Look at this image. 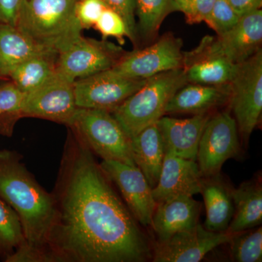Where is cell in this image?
I'll list each match as a JSON object with an SVG mask.
<instances>
[{"label": "cell", "instance_id": "16", "mask_svg": "<svg viewBox=\"0 0 262 262\" xmlns=\"http://www.w3.org/2000/svg\"><path fill=\"white\" fill-rule=\"evenodd\" d=\"M201 203L192 196L180 194L169 196L157 203L151 226L158 242L162 243L198 224Z\"/></svg>", "mask_w": 262, "mask_h": 262}, {"label": "cell", "instance_id": "24", "mask_svg": "<svg viewBox=\"0 0 262 262\" xmlns=\"http://www.w3.org/2000/svg\"><path fill=\"white\" fill-rule=\"evenodd\" d=\"M57 74L51 58L37 57L15 67L10 73L13 84L24 94L34 91L51 80Z\"/></svg>", "mask_w": 262, "mask_h": 262}, {"label": "cell", "instance_id": "32", "mask_svg": "<svg viewBox=\"0 0 262 262\" xmlns=\"http://www.w3.org/2000/svg\"><path fill=\"white\" fill-rule=\"evenodd\" d=\"M106 8L107 7L101 0H79L76 13L82 28L95 26Z\"/></svg>", "mask_w": 262, "mask_h": 262}, {"label": "cell", "instance_id": "15", "mask_svg": "<svg viewBox=\"0 0 262 262\" xmlns=\"http://www.w3.org/2000/svg\"><path fill=\"white\" fill-rule=\"evenodd\" d=\"M203 177L194 160L165 152L159 180L152 189L153 198L158 203L169 196L194 195L201 193Z\"/></svg>", "mask_w": 262, "mask_h": 262}, {"label": "cell", "instance_id": "18", "mask_svg": "<svg viewBox=\"0 0 262 262\" xmlns=\"http://www.w3.org/2000/svg\"><path fill=\"white\" fill-rule=\"evenodd\" d=\"M231 84L221 85L191 84L179 89L170 98L166 113L205 114L230 100Z\"/></svg>", "mask_w": 262, "mask_h": 262}, {"label": "cell", "instance_id": "17", "mask_svg": "<svg viewBox=\"0 0 262 262\" xmlns=\"http://www.w3.org/2000/svg\"><path fill=\"white\" fill-rule=\"evenodd\" d=\"M209 119L206 113L183 120L162 117L157 125L163 138L165 152L196 161L202 134Z\"/></svg>", "mask_w": 262, "mask_h": 262}, {"label": "cell", "instance_id": "12", "mask_svg": "<svg viewBox=\"0 0 262 262\" xmlns=\"http://www.w3.org/2000/svg\"><path fill=\"white\" fill-rule=\"evenodd\" d=\"M106 178L120 189L129 211L144 227L151 226L157 203L153 198L152 188L140 169L114 160H104L100 164Z\"/></svg>", "mask_w": 262, "mask_h": 262}, {"label": "cell", "instance_id": "30", "mask_svg": "<svg viewBox=\"0 0 262 262\" xmlns=\"http://www.w3.org/2000/svg\"><path fill=\"white\" fill-rule=\"evenodd\" d=\"M95 27L103 37H114L122 39L127 36L130 39V32L123 19L110 8L104 10Z\"/></svg>", "mask_w": 262, "mask_h": 262}, {"label": "cell", "instance_id": "33", "mask_svg": "<svg viewBox=\"0 0 262 262\" xmlns=\"http://www.w3.org/2000/svg\"><path fill=\"white\" fill-rule=\"evenodd\" d=\"M106 6L120 15L126 24L130 39L136 37L135 5L134 0H101Z\"/></svg>", "mask_w": 262, "mask_h": 262}, {"label": "cell", "instance_id": "23", "mask_svg": "<svg viewBox=\"0 0 262 262\" xmlns=\"http://www.w3.org/2000/svg\"><path fill=\"white\" fill-rule=\"evenodd\" d=\"M239 64L221 57H208L184 62L183 69L187 82L221 85L231 83Z\"/></svg>", "mask_w": 262, "mask_h": 262}, {"label": "cell", "instance_id": "25", "mask_svg": "<svg viewBox=\"0 0 262 262\" xmlns=\"http://www.w3.org/2000/svg\"><path fill=\"white\" fill-rule=\"evenodd\" d=\"M24 246L23 230L18 215L0 198V256L10 261Z\"/></svg>", "mask_w": 262, "mask_h": 262}, {"label": "cell", "instance_id": "21", "mask_svg": "<svg viewBox=\"0 0 262 262\" xmlns=\"http://www.w3.org/2000/svg\"><path fill=\"white\" fill-rule=\"evenodd\" d=\"M130 140L136 166L153 189L159 180L165 157L163 138L158 125L152 124L145 127Z\"/></svg>", "mask_w": 262, "mask_h": 262}, {"label": "cell", "instance_id": "29", "mask_svg": "<svg viewBox=\"0 0 262 262\" xmlns=\"http://www.w3.org/2000/svg\"><path fill=\"white\" fill-rule=\"evenodd\" d=\"M241 17L227 0H215L207 24L217 34H221L233 28Z\"/></svg>", "mask_w": 262, "mask_h": 262}, {"label": "cell", "instance_id": "35", "mask_svg": "<svg viewBox=\"0 0 262 262\" xmlns=\"http://www.w3.org/2000/svg\"><path fill=\"white\" fill-rule=\"evenodd\" d=\"M229 5L239 15L247 14L254 10L261 9L262 0H227Z\"/></svg>", "mask_w": 262, "mask_h": 262}, {"label": "cell", "instance_id": "6", "mask_svg": "<svg viewBox=\"0 0 262 262\" xmlns=\"http://www.w3.org/2000/svg\"><path fill=\"white\" fill-rule=\"evenodd\" d=\"M262 10L242 15L233 28L216 37H205L198 47L184 54V62L208 57H221L234 63H243L261 49Z\"/></svg>", "mask_w": 262, "mask_h": 262}, {"label": "cell", "instance_id": "11", "mask_svg": "<svg viewBox=\"0 0 262 262\" xmlns=\"http://www.w3.org/2000/svg\"><path fill=\"white\" fill-rule=\"evenodd\" d=\"M74 82L57 72L46 83L24 95L19 114L71 125L79 108Z\"/></svg>", "mask_w": 262, "mask_h": 262}, {"label": "cell", "instance_id": "26", "mask_svg": "<svg viewBox=\"0 0 262 262\" xmlns=\"http://www.w3.org/2000/svg\"><path fill=\"white\" fill-rule=\"evenodd\" d=\"M230 252L233 261L261 262L262 261V228L247 229L231 234Z\"/></svg>", "mask_w": 262, "mask_h": 262}, {"label": "cell", "instance_id": "2", "mask_svg": "<svg viewBox=\"0 0 262 262\" xmlns=\"http://www.w3.org/2000/svg\"><path fill=\"white\" fill-rule=\"evenodd\" d=\"M0 198L18 215L23 249L10 262L49 261L48 247L56 208L54 196L33 178L14 151H0Z\"/></svg>", "mask_w": 262, "mask_h": 262}, {"label": "cell", "instance_id": "22", "mask_svg": "<svg viewBox=\"0 0 262 262\" xmlns=\"http://www.w3.org/2000/svg\"><path fill=\"white\" fill-rule=\"evenodd\" d=\"M231 195L234 211L227 232L236 233L261 225V184L253 182L243 183L237 189H231Z\"/></svg>", "mask_w": 262, "mask_h": 262}, {"label": "cell", "instance_id": "14", "mask_svg": "<svg viewBox=\"0 0 262 262\" xmlns=\"http://www.w3.org/2000/svg\"><path fill=\"white\" fill-rule=\"evenodd\" d=\"M117 62L112 48L81 37L58 54L56 70L75 82L77 79L110 70Z\"/></svg>", "mask_w": 262, "mask_h": 262}, {"label": "cell", "instance_id": "34", "mask_svg": "<svg viewBox=\"0 0 262 262\" xmlns=\"http://www.w3.org/2000/svg\"><path fill=\"white\" fill-rule=\"evenodd\" d=\"M22 0H0V24L16 27Z\"/></svg>", "mask_w": 262, "mask_h": 262}, {"label": "cell", "instance_id": "10", "mask_svg": "<svg viewBox=\"0 0 262 262\" xmlns=\"http://www.w3.org/2000/svg\"><path fill=\"white\" fill-rule=\"evenodd\" d=\"M147 80L127 78L108 70L79 79L74 82L76 104L79 108L107 110L111 113L140 89Z\"/></svg>", "mask_w": 262, "mask_h": 262}, {"label": "cell", "instance_id": "27", "mask_svg": "<svg viewBox=\"0 0 262 262\" xmlns=\"http://www.w3.org/2000/svg\"><path fill=\"white\" fill-rule=\"evenodd\" d=\"M134 5L139 28L149 37L158 32L164 18L170 13L169 0H134Z\"/></svg>", "mask_w": 262, "mask_h": 262}, {"label": "cell", "instance_id": "20", "mask_svg": "<svg viewBox=\"0 0 262 262\" xmlns=\"http://www.w3.org/2000/svg\"><path fill=\"white\" fill-rule=\"evenodd\" d=\"M201 193L206 206L205 228L212 232H227L234 211L230 188L226 185L218 174L203 177Z\"/></svg>", "mask_w": 262, "mask_h": 262}, {"label": "cell", "instance_id": "4", "mask_svg": "<svg viewBox=\"0 0 262 262\" xmlns=\"http://www.w3.org/2000/svg\"><path fill=\"white\" fill-rule=\"evenodd\" d=\"M187 83L184 69L162 72L146 83L111 112L117 122L132 138L145 127L157 123L174 94Z\"/></svg>", "mask_w": 262, "mask_h": 262}, {"label": "cell", "instance_id": "5", "mask_svg": "<svg viewBox=\"0 0 262 262\" xmlns=\"http://www.w3.org/2000/svg\"><path fill=\"white\" fill-rule=\"evenodd\" d=\"M71 126L103 160L136 165L130 138L110 111L78 108Z\"/></svg>", "mask_w": 262, "mask_h": 262}, {"label": "cell", "instance_id": "3", "mask_svg": "<svg viewBox=\"0 0 262 262\" xmlns=\"http://www.w3.org/2000/svg\"><path fill=\"white\" fill-rule=\"evenodd\" d=\"M79 0H22L16 27L38 46L58 55L80 39Z\"/></svg>", "mask_w": 262, "mask_h": 262}, {"label": "cell", "instance_id": "19", "mask_svg": "<svg viewBox=\"0 0 262 262\" xmlns=\"http://www.w3.org/2000/svg\"><path fill=\"white\" fill-rule=\"evenodd\" d=\"M56 55L36 44L16 27L0 24V77L10 76L20 63L37 57Z\"/></svg>", "mask_w": 262, "mask_h": 262}, {"label": "cell", "instance_id": "31", "mask_svg": "<svg viewBox=\"0 0 262 262\" xmlns=\"http://www.w3.org/2000/svg\"><path fill=\"white\" fill-rule=\"evenodd\" d=\"M24 95L14 84L0 86V118L19 114Z\"/></svg>", "mask_w": 262, "mask_h": 262}, {"label": "cell", "instance_id": "13", "mask_svg": "<svg viewBox=\"0 0 262 262\" xmlns=\"http://www.w3.org/2000/svg\"><path fill=\"white\" fill-rule=\"evenodd\" d=\"M230 238L228 232H212L198 223L158 243L152 253L153 261H201L212 250L229 244Z\"/></svg>", "mask_w": 262, "mask_h": 262}, {"label": "cell", "instance_id": "7", "mask_svg": "<svg viewBox=\"0 0 262 262\" xmlns=\"http://www.w3.org/2000/svg\"><path fill=\"white\" fill-rule=\"evenodd\" d=\"M231 106L236 123L248 139L257 126L262 111V51L239 63L231 82Z\"/></svg>", "mask_w": 262, "mask_h": 262}, {"label": "cell", "instance_id": "28", "mask_svg": "<svg viewBox=\"0 0 262 262\" xmlns=\"http://www.w3.org/2000/svg\"><path fill=\"white\" fill-rule=\"evenodd\" d=\"M215 0H169L170 12H182L188 24L208 23Z\"/></svg>", "mask_w": 262, "mask_h": 262}, {"label": "cell", "instance_id": "9", "mask_svg": "<svg viewBox=\"0 0 262 262\" xmlns=\"http://www.w3.org/2000/svg\"><path fill=\"white\" fill-rule=\"evenodd\" d=\"M239 143L235 120L228 113L210 118L202 134L196 160L203 177L220 174L223 164L239 154Z\"/></svg>", "mask_w": 262, "mask_h": 262}, {"label": "cell", "instance_id": "8", "mask_svg": "<svg viewBox=\"0 0 262 262\" xmlns=\"http://www.w3.org/2000/svg\"><path fill=\"white\" fill-rule=\"evenodd\" d=\"M182 42L173 35H165L149 47L124 56L110 68L115 75L146 80L168 71L184 67Z\"/></svg>", "mask_w": 262, "mask_h": 262}, {"label": "cell", "instance_id": "1", "mask_svg": "<svg viewBox=\"0 0 262 262\" xmlns=\"http://www.w3.org/2000/svg\"><path fill=\"white\" fill-rule=\"evenodd\" d=\"M72 148L66 162L50 237V259L144 262L152 258L149 239L108 183L91 150Z\"/></svg>", "mask_w": 262, "mask_h": 262}]
</instances>
